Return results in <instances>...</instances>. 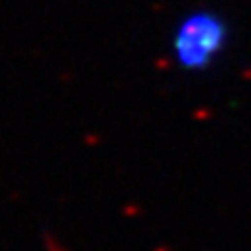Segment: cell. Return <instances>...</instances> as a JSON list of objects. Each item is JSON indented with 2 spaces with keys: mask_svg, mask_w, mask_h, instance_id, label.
<instances>
[{
  "mask_svg": "<svg viewBox=\"0 0 251 251\" xmlns=\"http://www.w3.org/2000/svg\"><path fill=\"white\" fill-rule=\"evenodd\" d=\"M233 42V28L224 12L196 5L175 19L168 35L170 63L184 75L202 77L224 61Z\"/></svg>",
  "mask_w": 251,
  "mask_h": 251,
  "instance_id": "obj_1",
  "label": "cell"
}]
</instances>
